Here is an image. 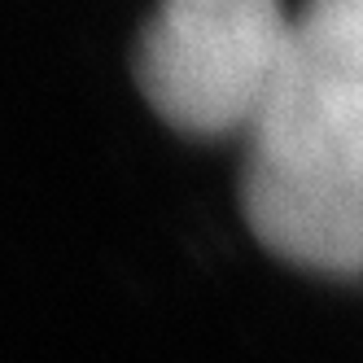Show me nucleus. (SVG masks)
<instances>
[{"mask_svg": "<svg viewBox=\"0 0 363 363\" xmlns=\"http://www.w3.org/2000/svg\"><path fill=\"white\" fill-rule=\"evenodd\" d=\"M241 206L258 241L320 272H363V0H306L250 123Z\"/></svg>", "mask_w": 363, "mask_h": 363, "instance_id": "nucleus-1", "label": "nucleus"}, {"mask_svg": "<svg viewBox=\"0 0 363 363\" xmlns=\"http://www.w3.org/2000/svg\"><path fill=\"white\" fill-rule=\"evenodd\" d=\"M294 40L280 0H158L136 74L171 127L193 136L250 132Z\"/></svg>", "mask_w": 363, "mask_h": 363, "instance_id": "nucleus-2", "label": "nucleus"}]
</instances>
